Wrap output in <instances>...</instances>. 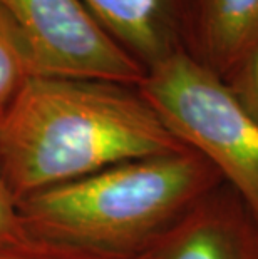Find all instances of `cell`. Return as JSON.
Segmentation results:
<instances>
[{
    "instance_id": "6da1fadb",
    "label": "cell",
    "mask_w": 258,
    "mask_h": 259,
    "mask_svg": "<svg viewBox=\"0 0 258 259\" xmlns=\"http://www.w3.org/2000/svg\"><path fill=\"white\" fill-rule=\"evenodd\" d=\"M181 149L138 85L111 80L34 75L0 122V172L15 202Z\"/></svg>"
},
{
    "instance_id": "7a4b0ae2",
    "label": "cell",
    "mask_w": 258,
    "mask_h": 259,
    "mask_svg": "<svg viewBox=\"0 0 258 259\" xmlns=\"http://www.w3.org/2000/svg\"><path fill=\"white\" fill-rule=\"evenodd\" d=\"M222 184L191 149L121 162L17 202L30 238L114 254H142Z\"/></svg>"
},
{
    "instance_id": "3957f363",
    "label": "cell",
    "mask_w": 258,
    "mask_h": 259,
    "mask_svg": "<svg viewBox=\"0 0 258 259\" xmlns=\"http://www.w3.org/2000/svg\"><path fill=\"white\" fill-rule=\"evenodd\" d=\"M174 137L205 157L258 221V122L222 77L178 52L138 85Z\"/></svg>"
},
{
    "instance_id": "277c9868",
    "label": "cell",
    "mask_w": 258,
    "mask_h": 259,
    "mask_svg": "<svg viewBox=\"0 0 258 259\" xmlns=\"http://www.w3.org/2000/svg\"><path fill=\"white\" fill-rule=\"evenodd\" d=\"M30 54L35 75L139 85L146 69L107 34L81 0H0Z\"/></svg>"
},
{
    "instance_id": "5b68a950",
    "label": "cell",
    "mask_w": 258,
    "mask_h": 259,
    "mask_svg": "<svg viewBox=\"0 0 258 259\" xmlns=\"http://www.w3.org/2000/svg\"><path fill=\"white\" fill-rule=\"evenodd\" d=\"M150 259H258V221L223 183L148 251Z\"/></svg>"
},
{
    "instance_id": "8992f818",
    "label": "cell",
    "mask_w": 258,
    "mask_h": 259,
    "mask_svg": "<svg viewBox=\"0 0 258 259\" xmlns=\"http://www.w3.org/2000/svg\"><path fill=\"white\" fill-rule=\"evenodd\" d=\"M81 4L146 70L185 52L188 0H81Z\"/></svg>"
},
{
    "instance_id": "52a82bcc",
    "label": "cell",
    "mask_w": 258,
    "mask_h": 259,
    "mask_svg": "<svg viewBox=\"0 0 258 259\" xmlns=\"http://www.w3.org/2000/svg\"><path fill=\"white\" fill-rule=\"evenodd\" d=\"M258 47V0H188L185 52L222 79Z\"/></svg>"
},
{
    "instance_id": "ba28073f",
    "label": "cell",
    "mask_w": 258,
    "mask_h": 259,
    "mask_svg": "<svg viewBox=\"0 0 258 259\" xmlns=\"http://www.w3.org/2000/svg\"><path fill=\"white\" fill-rule=\"evenodd\" d=\"M34 75L24 38L12 20L0 10V122Z\"/></svg>"
},
{
    "instance_id": "9c48e42d",
    "label": "cell",
    "mask_w": 258,
    "mask_h": 259,
    "mask_svg": "<svg viewBox=\"0 0 258 259\" xmlns=\"http://www.w3.org/2000/svg\"><path fill=\"white\" fill-rule=\"evenodd\" d=\"M0 259H150L148 251L142 254H114L86 249L79 246L60 244L30 238L22 234L10 244L0 247Z\"/></svg>"
},
{
    "instance_id": "30bf717a",
    "label": "cell",
    "mask_w": 258,
    "mask_h": 259,
    "mask_svg": "<svg viewBox=\"0 0 258 259\" xmlns=\"http://www.w3.org/2000/svg\"><path fill=\"white\" fill-rule=\"evenodd\" d=\"M223 80L240 106L258 122V47Z\"/></svg>"
},
{
    "instance_id": "8fae6325",
    "label": "cell",
    "mask_w": 258,
    "mask_h": 259,
    "mask_svg": "<svg viewBox=\"0 0 258 259\" xmlns=\"http://www.w3.org/2000/svg\"><path fill=\"white\" fill-rule=\"evenodd\" d=\"M24 234L20 228V219L17 212V202L0 172V247L10 244Z\"/></svg>"
}]
</instances>
